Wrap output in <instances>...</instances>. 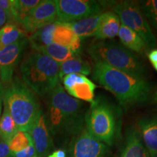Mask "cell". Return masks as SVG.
<instances>
[{
  "instance_id": "obj_1",
  "label": "cell",
  "mask_w": 157,
  "mask_h": 157,
  "mask_svg": "<svg viewBox=\"0 0 157 157\" xmlns=\"http://www.w3.org/2000/svg\"><path fill=\"white\" fill-rule=\"evenodd\" d=\"M93 78L122 105L142 104L150 100L152 94V85L146 78L131 75L101 62L94 63Z\"/></svg>"
},
{
  "instance_id": "obj_2",
  "label": "cell",
  "mask_w": 157,
  "mask_h": 157,
  "mask_svg": "<svg viewBox=\"0 0 157 157\" xmlns=\"http://www.w3.org/2000/svg\"><path fill=\"white\" fill-rule=\"evenodd\" d=\"M83 104L58 84L49 93L48 124L55 133L75 136L84 128Z\"/></svg>"
},
{
  "instance_id": "obj_3",
  "label": "cell",
  "mask_w": 157,
  "mask_h": 157,
  "mask_svg": "<svg viewBox=\"0 0 157 157\" xmlns=\"http://www.w3.org/2000/svg\"><path fill=\"white\" fill-rule=\"evenodd\" d=\"M0 97L17 129L28 132L42 110L36 93L16 77L9 83L0 84Z\"/></svg>"
},
{
  "instance_id": "obj_4",
  "label": "cell",
  "mask_w": 157,
  "mask_h": 157,
  "mask_svg": "<svg viewBox=\"0 0 157 157\" xmlns=\"http://www.w3.org/2000/svg\"><path fill=\"white\" fill-rule=\"evenodd\" d=\"M20 70L24 83L39 96L49 94L59 84L60 63L44 54L34 52L28 55Z\"/></svg>"
},
{
  "instance_id": "obj_5",
  "label": "cell",
  "mask_w": 157,
  "mask_h": 157,
  "mask_svg": "<svg viewBox=\"0 0 157 157\" xmlns=\"http://www.w3.org/2000/svg\"><path fill=\"white\" fill-rule=\"evenodd\" d=\"M87 52L95 62H101L131 75L146 78V70L134 52L115 41H100L88 47Z\"/></svg>"
},
{
  "instance_id": "obj_6",
  "label": "cell",
  "mask_w": 157,
  "mask_h": 157,
  "mask_svg": "<svg viewBox=\"0 0 157 157\" xmlns=\"http://www.w3.org/2000/svg\"><path fill=\"white\" fill-rule=\"evenodd\" d=\"M87 131L95 139L112 146L117 129V116L111 103L98 97L90 103L84 117Z\"/></svg>"
},
{
  "instance_id": "obj_7",
  "label": "cell",
  "mask_w": 157,
  "mask_h": 157,
  "mask_svg": "<svg viewBox=\"0 0 157 157\" xmlns=\"http://www.w3.org/2000/svg\"><path fill=\"white\" fill-rule=\"evenodd\" d=\"M113 10L119 17L121 24L132 29L141 37L147 50H153L156 47V37L138 3L134 1L120 2L116 4Z\"/></svg>"
},
{
  "instance_id": "obj_8",
  "label": "cell",
  "mask_w": 157,
  "mask_h": 157,
  "mask_svg": "<svg viewBox=\"0 0 157 157\" xmlns=\"http://www.w3.org/2000/svg\"><path fill=\"white\" fill-rule=\"evenodd\" d=\"M57 22L71 23L101 14L107 4L88 0H56Z\"/></svg>"
},
{
  "instance_id": "obj_9",
  "label": "cell",
  "mask_w": 157,
  "mask_h": 157,
  "mask_svg": "<svg viewBox=\"0 0 157 157\" xmlns=\"http://www.w3.org/2000/svg\"><path fill=\"white\" fill-rule=\"evenodd\" d=\"M109 146L98 140L85 127L73 137L69 147V157H107Z\"/></svg>"
},
{
  "instance_id": "obj_10",
  "label": "cell",
  "mask_w": 157,
  "mask_h": 157,
  "mask_svg": "<svg viewBox=\"0 0 157 157\" xmlns=\"http://www.w3.org/2000/svg\"><path fill=\"white\" fill-rule=\"evenodd\" d=\"M56 22H57L56 1L42 0L25 19L22 23V27L25 31L34 33L39 29Z\"/></svg>"
},
{
  "instance_id": "obj_11",
  "label": "cell",
  "mask_w": 157,
  "mask_h": 157,
  "mask_svg": "<svg viewBox=\"0 0 157 157\" xmlns=\"http://www.w3.org/2000/svg\"><path fill=\"white\" fill-rule=\"evenodd\" d=\"M26 44L27 40L24 38L0 50L1 83H9L13 80L14 71L18 64Z\"/></svg>"
},
{
  "instance_id": "obj_12",
  "label": "cell",
  "mask_w": 157,
  "mask_h": 157,
  "mask_svg": "<svg viewBox=\"0 0 157 157\" xmlns=\"http://www.w3.org/2000/svg\"><path fill=\"white\" fill-rule=\"evenodd\" d=\"M30 135L33 145L38 157H48L52 147V140L50 136L46 116L41 110L39 117L31 129L27 132Z\"/></svg>"
},
{
  "instance_id": "obj_13",
  "label": "cell",
  "mask_w": 157,
  "mask_h": 157,
  "mask_svg": "<svg viewBox=\"0 0 157 157\" xmlns=\"http://www.w3.org/2000/svg\"><path fill=\"white\" fill-rule=\"evenodd\" d=\"M62 80L65 90L74 98L90 102V103L94 101L97 86L85 76L79 74H71L65 76Z\"/></svg>"
},
{
  "instance_id": "obj_14",
  "label": "cell",
  "mask_w": 157,
  "mask_h": 157,
  "mask_svg": "<svg viewBox=\"0 0 157 157\" xmlns=\"http://www.w3.org/2000/svg\"><path fill=\"white\" fill-rule=\"evenodd\" d=\"M137 129L150 157H157V113L141 118Z\"/></svg>"
},
{
  "instance_id": "obj_15",
  "label": "cell",
  "mask_w": 157,
  "mask_h": 157,
  "mask_svg": "<svg viewBox=\"0 0 157 157\" xmlns=\"http://www.w3.org/2000/svg\"><path fill=\"white\" fill-rule=\"evenodd\" d=\"M120 25V20L113 12L101 13L95 36L102 41L113 39L118 35Z\"/></svg>"
},
{
  "instance_id": "obj_16",
  "label": "cell",
  "mask_w": 157,
  "mask_h": 157,
  "mask_svg": "<svg viewBox=\"0 0 157 157\" xmlns=\"http://www.w3.org/2000/svg\"><path fill=\"white\" fill-rule=\"evenodd\" d=\"M53 43L66 47L74 52L78 53L81 39L74 34L69 23L56 22L53 34Z\"/></svg>"
},
{
  "instance_id": "obj_17",
  "label": "cell",
  "mask_w": 157,
  "mask_h": 157,
  "mask_svg": "<svg viewBox=\"0 0 157 157\" xmlns=\"http://www.w3.org/2000/svg\"><path fill=\"white\" fill-rule=\"evenodd\" d=\"M120 157H150L137 128L131 127L127 131L126 142Z\"/></svg>"
},
{
  "instance_id": "obj_18",
  "label": "cell",
  "mask_w": 157,
  "mask_h": 157,
  "mask_svg": "<svg viewBox=\"0 0 157 157\" xmlns=\"http://www.w3.org/2000/svg\"><path fill=\"white\" fill-rule=\"evenodd\" d=\"M118 35L121 44L132 52L143 55L148 50L141 37L126 25L121 23Z\"/></svg>"
},
{
  "instance_id": "obj_19",
  "label": "cell",
  "mask_w": 157,
  "mask_h": 157,
  "mask_svg": "<svg viewBox=\"0 0 157 157\" xmlns=\"http://www.w3.org/2000/svg\"><path fill=\"white\" fill-rule=\"evenodd\" d=\"M92 72V67L90 63L82 59L79 55L68 59L60 64L59 78L62 79L65 76L71 74H79L89 75Z\"/></svg>"
},
{
  "instance_id": "obj_20",
  "label": "cell",
  "mask_w": 157,
  "mask_h": 157,
  "mask_svg": "<svg viewBox=\"0 0 157 157\" xmlns=\"http://www.w3.org/2000/svg\"><path fill=\"white\" fill-rule=\"evenodd\" d=\"M101 15V14L94 15V16L68 23L74 34L78 38L80 39H86L88 37L95 36Z\"/></svg>"
},
{
  "instance_id": "obj_21",
  "label": "cell",
  "mask_w": 157,
  "mask_h": 157,
  "mask_svg": "<svg viewBox=\"0 0 157 157\" xmlns=\"http://www.w3.org/2000/svg\"><path fill=\"white\" fill-rule=\"evenodd\" d=\"M34 52H39V53L50 57V58L60 64L68 59L74 58V56L78 54L74 52L66 47L61 46L55 43L36 48V50H34Z\"/></svg>"
},
{
  "instance_id": "obj_22",
  "label": "cell",
  "mask_w": 157,
  "mask_h": 157,
  "mask_svg": "<svg viewBox=\"0 0 157 157\" xmlns=\"http://www.w3.org/2000/svg\"><path fill=\"white\" fill-rule=\"evenodd\" d=\"M40 2V0H13V17L14 23L22 25L25 19Z\"/></svg>"
},
{
  "instance_id": "obj_23",
  "label": "cell",
  "mask_w": 157,
  "mask_h": 157,
  "mask_svg": "<svg viewBox=\"0 0 157 157\" xmlns=\"http://www.w3.org/2000/svg\"><path fill=\"white\" fill-rule=\"evenodd\" d=\"M56 26V22L51 23L43 28L35 31L31 36L29 37L31 48L36 50L40 47L46 46L53 43V34L55 29Z\"/></svg>"
},
{
  "instance_id": "obj_24",
  "label": "cell",
  "mask_w": 157,
  "mask_h": 157,
  "mask_svg": "<svg viewBox=\"0 0 157 157\" xmlns=\"http://www.w3.org/2000/svg\"><path fill=\"white\" fill-rule=\"evenodd\" d=\"M24 39V32L14 23H7L0 29V50L5 47Z\"/></svg>"
},
{
  "instance_id": "obj_25",
  "label": "cell",
  "mask_w": 157,
  "mask_h": 157,
  "mask_svg": "<svg viewBox=\"0 0 157 157\" xmlns=\"http://www.w3.org/2000/svg\"><path fill=\"white\" fill-rule=\"evenodd\" d=\"M17 130V127L8 109L4 106L3 113L0 117V138L3 142L8 143Z\"/></svg>"
},
{
  "instance_id": "obj_26",
  "label": "cell",
  "mask_w": 157,
  "mask_h": 157,
  "mask_svg": "<svg viewBox=\"0 0 157 157\" xmlns=\"http://www.w3.org/2000/svg\"><path fill=\"white\" fill-rule=\"evenodd\" d=\"M138 4L148 24L157 32V0H146Z\"/></svg>"
},
{
  "instance_id": "obj_27",
  "label": "cell",
  "mask_w": 157,
  "mask_h": 157,
  "mask_svg": "<svg viewBox=\"0 0 157 157\" xmlns=\"http://www.w3.org/2000/svg\"><path fill=\"white\" fill-rule=\"evenodd\" d=\"M9 148L12 153L21 151L33 144L30 135L27 132L17 130L9 141Z\"/></svg>"
},
{
  "instance_id": "obj_28",
  "label": "cell",
  "mask_w": 157,
  "mask_h": 157,
  "mask_svg": "<svg viewBox=\"0 0 157 157\" xmlns=\"http://www.w3.org/2000/svg\"><path fill=\"white\" fill-rule=\"evenodd\" d=\"M13 157H34L36 156V150L34 145L31 144L26 148L23 149V150L21 151L12 153Z\"/></svg>"
},
{
  "instance_id": "obj_29",
  "label": "cell",
  "mask_w": 157,
  "mask_h": 157,
  "mask_svg": "<svg viewBox=\"0 0 157 157\" xmlns=\"http://www.w3.org/2000/svg\"><path fill=\"white\" fill-rule=\"evenodd\" d=\"M0 157H13L8 144L3 141H0Z\"/></svg>"
},
{
  "instance_id": "obj_30",
  "label": "cell",
  "mask_w": 157,
  "mask_h": 157,
  "mask_svg": "<svg viewBox=\"0 0 157 157\" xmlns=\"http://www.w3.org/2000/svg\"><path fill=\"white\" fill-rule=\"evenodd\" d=\"M148 58L152 65L157 63V49H153L148 52Z\"/></svg>"
},
{
  "instance_id": "obj_31",
  "label": "cell",
  "mask_w": 157,
  "mask_h": 157,
  "mask_svg": "<svg viewBox=\"0 0 157 157\" xmlns=\"http://www.w3.org/2000/svg\"><path fill=\"white\" fill-rule=\"evenodd\" d=\"M7 22H8L7 15L4 10L0 7V29L2 28L3 25Z\"/></svg>"
},
{
  "instance_id": "obj_32",
  "label": "cell",
  "mask_w": 157,
  "mask_h": 157,
  "mask_svg": "<svg viewBox=\"0 0 157 157\" xmlns=\"http://www.w3.org/2000/svg\"><path fill=\"white\" fill-rule=\"evenodd\" d=\"M48 157H66V153L64 150L58 149L50 154Z\"/></svg>"
},
{
  "instance_id": "obj_33",
  "label": "cell",
  "mask_w": 157,
  "mask_h": 157,
  "mask_svg": "<svg viewBox=\"0 0 157 157\" xmlns=\"http://www.w3.org/2000/svg\"><path fill=\"white\" fill-rule=\"evenodd\" d=\"M150 101L153 105H156L157 107V88L154 92H152V94L150 98Z\"/></svg>"
},
{
  "instance_id": "obj_34",
  "label": "cell",
  "mask_w": 157,
  "mask_h": 157,
  "mask_svg": "<svg viewBox=\"0 0 157 157\" xmlns=\"http://www.w3.org/2000/svg\"><path fill=\"white\" fill-rule=\"evenodd\" d=\"M2 114V101H1V97H0V117Z\"/></svg>"
},
{
  "instance_id": "obj_35",
  "label": "cell",
  "mask_w": 157,
  "mask_h": 157,
  "mask_svg": "<svg viewBox=\"0 0 157 157\" xmlns=\"http://www.w3.org/2000/svg\"><path fill=\"white\" fill-rule=\"evenodd\" d=\"M153 67L154 68V69L156 71H157V63H156V64H154V65H153Z\"/></svg>"
},
{
  "instance_id": "obj_36",
  "label": "cell",
  "mask_w": 157,
  "mask_h": 157,
  "mask_svg": "<svg viewBox=\"0 0 157 157\" xmlns=\"http://www.w3.org/2000/svg\"><path fill=\"white\" fill-rule=\"evenodd\" d=\"M34 157H38L37 156H34Z\"/></svg>"
}]
</instances>
